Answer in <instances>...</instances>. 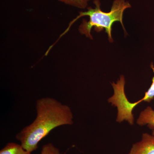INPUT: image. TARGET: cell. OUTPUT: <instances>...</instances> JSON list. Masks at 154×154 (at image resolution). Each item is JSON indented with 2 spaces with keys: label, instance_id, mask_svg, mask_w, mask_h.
<instances>
[{
  "label": "cell",
  "instance_id": "6",
  "mask_svg": "<svg viewBox=\"0 0 154 154\" xmlns=\"http://www.w3.org/2000/svg\"><path fill=\"white\" fill-rule=\"evenodd\" d=\"M0 154H31V152L25 149L21 144L11 142L1 150Z\"/></svg>",
  "mask_w": 154,
  "mask_h": 154
},
{
  "label": "cell",
  "instance_id": "5",
  "mask_svg": "<svg viewBox=\"0 0 154 154\" xmlns=\"http://www.w3.org/2000/svg\"><path fill=\"white\" fill-rule=\"evenodd\" d=\"M137 123L140 126L147 125L152 131L154 136V110L148 106L140 112L137 120Z\"/></svg>",
  "mask_w": 154,
  "mask_h": 154
},
{
  "label": "cell",
  "instance_id": "8",
  "mask_svg": "<svg viewBox=\"0 0 154 154\" xmlns=\"http://www.w3.org/2000/svg\"><path fill=\"white\" fill-rule=\"evenodd\" d=\"M41 154H60L59 149L52 143L45 144L42 148Z\"/></svg>",
  "mask_w": 154,
  "mask_h": 154
},
{
  "label": "cell",
  "instance_id": "7",
  "mask_svg": "<svg viewBox=\"0 0 154 154\" xmlns=\"http://www.w3.org/2000/svg\"><path fill=\"white\" fill-rule=\"evenodd\" d=\"M59 2L78 8L85 9L88 8V3L91 0H58Z\"/></svg>",
  "mask_w": 154,
  "mask_h": 154
},
{
  "label": "cell",
  "instance_id": "4",
  "mask_svg": "<svg viewBox=\"0 0 154 154\" xmlns=\"http://www.w3.org/2000/svg\"><path fill=\"white\" fill-rule=\"evenodd\" d=\"M129 154H154V136L143 133L140 141L133 145Z\"/></svg>",
  "mask_w": 154,
  "mask_h": 154
},
{
  "label": "cell",
  "instance_id": "9",
  "mask_svg": "<svg viewBox=\"0 0 154 154\" xmlns=\"http://www.w3.org/2000/svg\"></svg>",
  "mask_w": 154,
  "mask_h": 154
},
{
  "label": "cell",
  "instance_id": "3",
  "mask_svg": "<svg viewBox=\"0 0 154 154\" xmlns=\"http://www.w3.org/2000/svg\"><path fill=\"white\" fill-rule=\"evenodd\" d=\"M125 79L123 75H120L116 83H111L114 94L108 99V102L117 108V122L126 121L131 125H133L134 123V116L133 114L134 108L142 102H150L154 99L148 91H147L142 99L134 103L130 102L125 92Z\"/></svg>",
  "mask_w": 154,
  "mask_h": 154
},
{
  "label": "cell",
  "instance_id": "1",
  "mask_svg": "<svg viewBox=\"0 0 154 154\" xmlns=\"http://www.w3.org/2000/svg\"><path fill=\"white\" fill-rule=\"evenodd\" d=\"M37 116L34 121L17 134L16 138L23 148L32 152L39 142L56 128L73 124L70 107L50 97L36 101Z\"/></svg>",
  "mask_w": 154,
  "mask_h": 154
},
{
  "label": "cell",
  "instance_id": "2",
  "mask_svg": "<svg viewBox=\"0 0 154 154\" xmlns=\"http://www.w3.org/2000/svg\"><path fill=\"white\" fill-rule=\"evenodd\" d=\"M94 3L96 6L95 8H93L89 7L88 8V11L79 12V15L69 23L66 30L61 34L56 41L50 46V48H52L60 38L68 32L72 25L74 24L76 21L85 16L89 17V21H86L85 19L83 20L82 23L79 27V30L81 34L85 35L86 37L91 39L93 38L91 32L92 28H94L97 32L105 29L109 42H113L112 36V26L113 23L116 22H120L124 31L126 32L123 25V14L126 9L131 7L129 2L125 0H114L109 12H103L101 10V3L99 0H94Z\"/></svg>",
  "mask_w": 154,
  "mask_h": 154
}]
</instances>
